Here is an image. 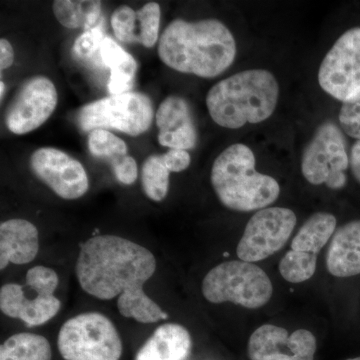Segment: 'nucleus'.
Here are the masks:
<instances>
[{
	"instance_id": "nucleus-1",
	"label": "nucleus",
	"mask_w": 360,
	"mask_h": 360,
	"mask_svg": "<svg viewBox=\"0 0 360 360\" xmlns=\"http://www.w3.org/2000/svg\"><path fill=\"white\" fill-rule=\"evenodd\" d=\"M156 270L153 253L120 236H94L80 246L75 272L80 288L97 300L118 296L117 309L127 319L155 323L167 314L143 290Z\"/></svg>"
},
{
	"instance_id": "nucleus-2",
	"label": "nucleus",
	"mask_w": 360,
	"mask_h": 360,
	"mask_svg": "<svg viewBox=\"0 0 360 360\" xmlns=\"http://www.w3.org/2000/svg\"><path fill=\"white\" fill-rule=\"evenodd\" d=\"M158 51L161 61L175 71L213 78L233 63L236 42L219 20H175L161 34Z\"/></svg>"
},
{
	"instance_id": "nucleus-3",
	"label": "nucleus",
	"mask_w": 360,
	"mask_h": 360,
	"mask_svg": "<svg viewBox=\"0 0 360 360\" xmlns=\"http://www.w3.org/2000/svg\"><path fill=\"white\" fill-rule=\"evenodd\" d=\"M276 77L265 70H248L213 85L206 106L213 122L229 129L269 120L278 103Z\"/></svg>"
},
{
	"instance_id": "nucleus-4",
	"label": "nucleus",
	"mask_w": 360,
	"mask_h": 360,
	"mask_svg": "<svg viewBox=\"0 0 360 360\" xmlns=\"http://www.w3.org/2000/svg\"><path fill=\"white\" fill-rule=\"evenodd\" d=\"M210 181L220 202L234 212L264 210L281 193L276 179L255 169V156L243 143L232 144L217 156Z\"/></svg>"
},
{
	"instance_id": "nucleus-5",
	"label": "nucleus",
	"mask_w": 360,
	"mask_h": 360,
	"mask_svg": "<svg viewBox=\"0 0 360 360\" xmlns=\"http://www.w3.org/2000/svg\"><path fill=\"white\" fill-rule=\"evenodd\" d=\"M202 295L207 302H231L248 309L264 307L274 288L262 267L243 260H231L213 267L202 281Z\"/></svg>"
},
{
	"instance_id": "nucleus-6",
	"label": "nucleus",
	"mask_w": 360,
	"mask_h": 360,
	"mask_svg": "<svg viewBox=\"0 0 360 360\" xmlns=\"http://www.w3.org/2000/svg\"><path fill=\"white\" fill-rule=\"evenodd\" d=\"M58 347L65 360H120L123 352L115 324L99 312H85L65 322Z\"/></svg>"
},
{
	"instance_id": "nucleus-7",
	"label": "nucleus",
	"mask_w": 360,
	"mask_h": 360,
	"mask_svg": "<svg viewBox=\"0 0 360 360\" xmlns=\"http://www.w3.org/2000/svg\"><path fill=\"white\" fill-rule=\"evenodd\" d=\"M26 277L34 284L35 291L27 283H6L0 288V309L6 316L18 319L28 328L44 326L60 310V300L54 295L59 283L56 270L32 267Z\"/></svg>"
},
{
	"instance_id": "nucleus-8",
	"label": "nucleus",
	"mask_w": 360,
	"mask_h": 360,
	"mask_svg": "<svg viewBox=\"0 0 360 360\" xmlns=\"http://www.w3.org/2000/svg\"><path fill=\"white\" fill-rule=\"evenodd\" d=\"M155 117L150 98L141 92H125L104 97L82 106L77 122L84 132L115 129L130 136H139L150 129Z\"/></svg>"
},
{
	"instance_id": "nucleus-9",
	"label": "nucleus",
	"mask_w": 360,
	"mask_h": 360,
	"mask_svg": "<svg viewBox=\"0 0 360 360\" xmlns=\"http://www.w3.org/2000/svg\"><path fill=\"white\" fill-rule=\"evenodd\" d=\"M348 167L349 156L345 135L335 123H322L303 151V176L314 186L326 184L338 191L347 184Z\"/></svg>"
},
{
	"instance_id": "nucleus-10",
	"label": "nucleus",
	"mask_w": 360,
	"mask_h": 360,
	"mask_svg": "<svg viewBox=\"0 0 360 360\" xmlns=\"http://www.w3.org/2000/svg\"><path fill=\"white\" fill-rule=\"evenodd\" d=\"M296 221L288 208L266 207L258 210L246 224L236 253L246 262H262L281 250L288 243Z\"/></svg>"
},
{
	"instance_id": "nucleus-11",
	"label": "nucleus",
	"mask_w": 360,
	"mask_h": 360,
	"mask_svg": "<svg viewBox=\"0 0 360 360\" xmlns=\"http://www.w3.org/2000/svg\"><path fill=\"white\" fill-rule=\"evenodd\" d=\"M336 229L335 215L317 212L305 221L279 264V272L286 281L302 283L314 276L317 255L333 238Z\"/></svg>"
},
{
	"instance_id": "nucleus-12",
	"label": "nucleus",
	"mask_w": 360,
	"mask_h": 360,
	"mask_svg": "<svg viewBox=\"0 0 360 360\" xmlns=\"http://www.w3.org/2000/svg\"><path fill=\"white\" fill-rule=\"evenodd\" d=\"M319 84L333 98L345 101L360 91V27L348 30L322 60Z\"/></svg>"
},
{
	"instance_id": "nucleus-13",
	"label": "nucleus",
	"mask_w": 360,
	"mask_h": 360,
	"mask_svg": "<svg viewBox=\"0 0 360 360\" xmlns=\"http://www.w3.org/2000/svg\"><path fill=\"white\" fill-rule=\"evenodd\" d=\"M58 103V90L49 78L41 75L30 78L7 106V129L16 135L30 134L51 117Z\"/></svg>"
},
{
	"instance_id": "nucleus-14",
	"label": "nucleus",
	"mask_w": 360,
	"mask_h": 360,
	"mask_svg": "<svg viewBox=\"0 0 360 360\" xmlns=\"http://www.w3.org/2000/svg\"><path fill=\"white\" fill-rule=\"evenodd\" d=\"M30 163L35 176L63 200H78L89 191V180L84 165L58 148L37 149Z\"/></svg>"
},
{
	"instance_id": "nucleus-15",
	"label": "nucleus",
	"mask_w": 360,
	"mask_h": 360,
	"mask_svg": "<svg viewBox=\"0 0 360 360\" xmlns=\"http://www.w3.org/2000/svg\"><path fill=\"white\" fill-rule=\"evenodd\" d=\"M316 338L307 329L288 333L274 324H264L248 341L250 360H314Z\"/></svg>"
},
{
	"instance_id": "nucleus-16",
	"label": "nucleus",
	"mask_w": 360,
	"mask_h": 360,
	"mask_svg": "<svg viewBox=\"0 0 360 360\" xmlns=\"http://www.w3.org/2000/svg\"><path fill=\"white\" fill-rule=\"evenodd\" d=\"M155 118L160 146L186 151L195 148L198 131L186 99L176 96L167 97L158 106Z\"/></svg>"
},
{
	"instance_id": "nucleus-17",
	"label": "nucleus",
	"mask_w": 360,
	"mask_h": 360,
	"mask_svg": "<svg viewBox=\"0 0 360 360\" xmlns=\"http://www.w3.org/2000/svg\"><path fill=\"white\" fill-rule=\"evenodd\" d=\"M39 250V231L32 222L14 219L0 224V269H6L9 264H30Z\"/></svg>"
},
{
	"instance_id": "nucleus-18",
	"label": "nucleus",
	"mask_w": 360,
	"mask_h": 360,
	"mask_svg": "<svg viewBox=\"0 0 360 360\" xmlns=\"http://www.w3.org/2000/svg\"><path fill=\"white\" fill-rule=\"evenodd\" d=\"M326 266L335 277L360 274V220L342 225L331 238Z\"/></svg>"
},
{
	"instance_id": "nucleus-19",
	"label": "nucleus",
	"mask_w": 360,
	"mask_h": 360,
	"mask_svg": "<svg viewBox=\"0 0 360 360\" xmlns=\"http://www.w3.org/2000/svg\"><path fill=\"white\" fill-rule=\"evenodd\" d=\"M191 349L188 330L180 324L165 323L155 329L137 352L135 360H186Z\"/></svg>"
},
{
	"instance_id": "nucleus-20",
	"label": "nucleus",
	"mask_w": 360,
	"mask_h": 360,
	"mask_svg": "<svg viewBox=\"0 0 360 360\" xmlns=\"http://www.w3.org/2000/svg\"><path fill=\"white\" fill-rule=\"evenodd\" d=\"M104 65L110 71L108 89L110 96L129 92L136 75V60L115 40L106 37L101 46Z\"/></svg>"
},
{
	"instance_id": "nucleus-21",
	"label": "nucleus",
	"mask_w": 360,
	"mask_h": 360,
	"mask_svg": "<svg viewBox=\"0 0 360 360\" xmlns=\"http://www.w3.org/2000/svg\"><path fill=\"white\" fill-rule=\"evenodd\" d=\"M103 2L96 0H56L52 4L54 16L61 25L70 30H94L99 27Z\"/></svg>"
},
{
	"instance_id": "nucleus-22",
	"label": "nucleus",
	"mask_w": 360,
	"mask_h": 360,
	"mask_svg": "<svg viewBox=\"0 0 360 360\" xmlns=\"http://www.w3.org/2000/svg\"><path fill=\"white\" fill-rule=\"evenodd\" d=\"M51 347L44 336L16 333L0 347V360H51Z\"/></svg>"
},
{
	"instance_id": "nucleus-23",
	"label": "nucleus",
	"mask_w": 360,
	"mask_h": 360,
	"mask_svg": "<svg viewBox=\"0 0 360 360\" xmlns=\"http://www.w3.org/2000/svg\"><path fill=\"white\" fill-rule=\"evenodd\" d=\"M170 172L163 162L162 155L148 156L142 165L141 186L149 200L160 202L169 191Z\"/></svg>"
},
{
	"instance_id": "nucleus-24",
	"label": "nucleus",
	"mask_w": 360,
	"mask_h": 360,
	"mask_svg": "<svg viewBox=\"0 0 360 360\" xmlns=\"http://www.w3.org/2000/svg\"><path fill=\"white\" fill-rule=\"evenodd\" d=\"M89 149L94 158L108 161L111 169L129 156V148L124 141L106 129H96L90 132Z\"/></svg>"
},
{
	"instance_id": "nucleus-25",
	"label": "nucleus",
	"mask_w": 360,
	"mask_h": 360,
	"mask_svg": "<svg viewBox=\"0 0 360 360\" xmlns=\"http://www.w3.org/2000/svg\"><path fill=\"white\" fill-rule=\"evenodd\" d=\"M105 37L101 26L84 32L77 37L73 44V56L78 63L89 70L96 71L108 70L101 58V46Z\"/></svg>"
},
{
	"instance_id": "nucleus-26",
	"label": "nucleus",
	"mask_w": 360,
	"mask_h": 360,
	"mask_svg": "<svg viewBox=\"0 0 360 360\" xmlns=\"http://www.w3.org/2000/svg\"><path fill=\"white\" fill-rule=\"evenodd\" d=\"M116 39L124 44H139V20L137 11L129 6L115 9L110 18Z\"/></svg>"
},
{
	"instance_id": "nucleus-27",
	"label": "nucleus",
	"mask_w": 360,
	"mask_h": 360,
	"mask_svg": "<svg viewBox=\"0 0 360 360\" xmlns=\"http://www.w3.org/2000/svg\"><path fill=\"white\" fill-rule=\"evenodd\" d=\"M139 20V44L144 47L155 46L160 32L161 11L160 4L148 2L137 11Z\"/></svg>"
},
{
	"instance_id": "nucleus-28",
	"label": "nucleus",
	"mask_w": 360,
	"mask_h": 360,
	"mask_svg": "<svg viewBox=\"0 0 360 360\" xmlns=\"http://www.w3.org/2000/svg\"><path fill=\"white\" fill-rule=\"evenodd\" d=\"M341 129L352 139L360 141V91L343 101L340 112Z\"/></svg>"
},
{
	"instance_id": "nucleus-29",
	"label": "nucleus",
	"mask_w": 360,
	"mask_h": 360,
	"mask_svg": "<svg viewBox=\"0 0 360 360\" xmlns=\"http://www.w3.org/2000/svg\"><path fill=\"white\" fill-rule=\"evenodd\" d=\"M112 172L116 180L124 186H131L139 177L136 161L130 155L127 156L120 165L112 168Z\"/></svg>"
},
{
	"instance_id": "nucleus-30",
	"label": "nucleus",
	"mask_w": 360,
	"mask_h": 360,
	"mask_svg": "<svg viewBox=\"0 0 360 360\" xmlns=\"http://www.w3.org/2000/svg\"><path fill=\"white\" fill-rule=\"evenodd\" d=\"M163 162L170 172H184L191 165V155L186 150L182 149H169L167 153L162 155Z\"/></svg>"
},
{
	"instance_id": "nucleus-31",
	"label": "nucleus",
	"mask_w": 360,
	"mask_h": 360,
	"mask_svg": "<svg viewBox=\"0 0 360 360\" xmlns=\"http://www.w3.org/2000/svg\"><path fill=\"white\" fill-rule=\"evenodd\" d=\"M14 51L13 45L6 39H0V70H7L13 65Z\"/></svg>"
},
{
	"instance_id": "nucleus-32",
	"label": "nucleus",
	"mask_w": 360,
	"mask_h": 360,
	"mask_svg": "<svg viewBox=\"0 0 360 360\" xmlns=\"http://www.w3.org/2000/svg\"><path fill=\"white\" fill-rule=\"evenodd\" d=\"M349 165L354 179L360 184V141L355 142L350 151Z\"/></svg>"
},
{
	"instance_id": "nucleus-33",
	"label": "nucleus",
	"mask_w": 360,
	"mask_h": 360,
	"mask_svg": "<svg viewBox=\"0 0 360 360\" xmlns=\"http://www.w3.org/2000/svg\"><path fill=\"white\" fill-rule=\"evenodd\" d=\"M0 87H1V90H0V96H1V99L4 98V90H6V85H4V82H0Z\"/></svg>"
},
{
	"instance_id": "nucleus-34",
	"label": "nucleus",
	"mask_w": 360,
	"mask_h": 360,
	"mask_svg": "<svg viewBox=\"0 0 360 360\" xmlns=\"http://www.w3.org/2000/svg\"><path fill=\"white\" fill-rule=\"evenodd\" d=\"M347 360H360V357H355V359H350Z\"/></svg>"
}]
</instances>
